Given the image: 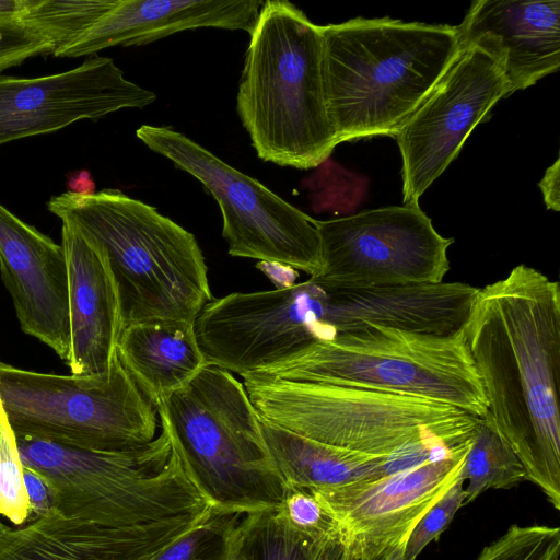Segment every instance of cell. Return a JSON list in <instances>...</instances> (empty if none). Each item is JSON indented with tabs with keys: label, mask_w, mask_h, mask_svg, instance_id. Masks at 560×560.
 <instances>
[{
	"label": "cell",
	"mask_w": 560,
	"mask_h": 560,
	"mask_svg": "<svg viewBox=\"0 0 560 560\" xmlns=\"http://www.w3.org/2000/svg\"><path fill=\"white\" fill-rule=\"evenodd\" d=\"M23 479L32 521L56 511L54 491L48 481L40 474L28 467H24Z\"/></svg>",
	"instance_id": "31"
},
{
	"label": "cell",
	"mask_w": 560,
	"mask_h": 560,
	"mask_svg": "<svg viewBox=\"0 0 560 560\" xmlns=\"http://www.w3.org/2000/svg\"><path fill=\"white\" fill-rule=\"evenodd\" d=\"M408 537H405L397 542L388 546L374 557L363 560H407L405 557V547Z\"/></svg>",
	"instance_id": "36"
},
{
	"label": "cell",
	"mask_w": 560,
	"mask_h": 560,
	"mask_svg": "<svg viewBox=\"0 0 560 560\" xmlns=\"http://www.w3.org/2000/svg\"><path fill=\"white\" fill-rule=\"evenodd\" d=\"M155 98L154 92L126 79L112 58L97 55L56 74H0V144L124 108H143Z\"/></svg>",
	"instance_id": "13"
},
{
	"label": "cell",
	"mask_w": 560,
	"mask_h": 560,
	"mask_svg": "<svg viewBox=\"0 0 560 560\" xmlns=\"http://www.w3.org/2000/svg\"><path fill=\"white\" fill-rule=\"evenodd\" d=\"M36 0H0V25L21 23Z\"/></svg>",
	"instance_id": "34"
},
{
	"label": "cell",
	"mask_w": 560,
	"mask_h": 560,
	"mask_svg": "<svg viewBox=\"0 0 560 560\" xmlns=\"http://www.w3.org/2000/svg\"><path fill=\"white\" fill-rule=\"evenodd\" d=\"M48 210L104 255L122 327L141 322L194 325L212 301L208 267L192 233L118 189L52 196Z\"/></svg>",
	"instance_id": "3"
},
{
	"label": "cell",
	"mask_w": 560,
	"mask_h": 560,
	"mask_svg": "<svg viewBox=\"0 0 560 560\" xmlns=\"http://www.w3.org/2000/svg\"><path fill=\"white\" fill-rule=\"evenodd\" d=\"M252 375L422 397L477 417L488 410L463 328L440 336L374 325L314 342Z\"/></svg>",
	"instance_id": "7"
},
{
	"label": "cell",
	"mask_w": 560,
	"mask_h": 560,
	"mask_svg": "<svg viewBox=\"0 0 560 560\" xmlns=\"http://www.w3.org/2000/svg\"><path fill=\"white\" fill-rule=\"evenodd\" d=\"M231 516L213 512L153 560H224V532Z\"/></svg>",
	"instance_id": "28"
},
{
	"label": "cell",
	"mask_w": 560,
	"mask_h": 560,
	"mask_svg": "<svg viewBox=\"0 0 560 560\" xmlns=\"http://www.w3.org/2000/svg\"><path fill=\"white\" fill-rule=\"evenodd\" d=\"M315 168L303 179V186L310 190L313 210L346 217L354 214L368 195V177L346 170L330 158Z\"/></svg>",
	"instance_id": "24"
},
{
	"label": "cell",
	"mask_w": 560,
	"mask_h": 560,
	"mask_svg": "<svg viewBox=\"0 0 560 560\" xmlns=\"http://www.w3.org/2000/svg\"><path fill=\"white\" fill-rule=\"evenodd\" d=\"M136 135L212 195L220 207L222 236L231 256L283 264L311 277L319 273L314 219L170 127L142 125Z\"/></svg>",
	"instance_id": "9"
},
{
	"label": "cell",
	"mask_w": 560,
	"mask_h": 560,
	"mask_svg": "<svg viewBox=\"0 0 560 560\" xmlns=\"http://www.w3.org/2000/svg\"><path fill=\"white\" fill-rule=\"evenodd\" d=\"M322 32L326 110L338 143L395 136L462 50L448 24L355 18Z\"/></svg>",
	"instance_id": "2"
},
{
	"label": "cell",
	"mask_w": 560,
	"mask_h": 560,
	"mask_svg": "<svg viewBox=\"0 0 560 560\" xmlns=\"http://www.w3.org/2000/svg\"><path fill=\"white\" fill-rule=\"evenodd\" d=\"M68 267L70 345L67 365L74 375L109 372L122 320L117 289L102 252L62 224Z\"/></svg>",
	"instance_id": "16"
},
{
	"label": "cell",
	"mask_w": 560,
	"mask_h": 560,
	"mask_svg": "<svg viewBox=\"0 0 560 560\" xmlns=\"http://www.w3.org/2000/svg\"><path fill=\"white\" fill-rule=\"evenodd\" d=\"M559 527L514 524L486 546L476 560H559Z\"/></svg>",
	"instance_id": "26"
},
{
	"label": "cell",
	"mask_w": 560,
	"mask_h": 560,
	"mask_svg": "<svg viewBox=\"0 0 560 560\" xmlns=\"http://www.w3.org/2000/svg\"><path fill=\"white\" fill-rule=\"evenodd\" d=\"M470 444L445 458L404 471L313 491L338 525L345 560L369 559L408 537L457 480Z\"/></svg>",
	"instance_id": "12"
},
{
	"label": "cell",
	"mask_w": 560,
	"mask_h": 560,
	"mask_svg": "<svg viewBox=\"0 0 560 560\" xmlns=\"http://www.w3.org/2000/svg\"><path fill=\"white\" fill-rule=\"evenodd\" d=\"M156 410L172 450L215 513L281 506L290 488L270 457L243 383L232 373L207 365Z\"/></svg>",
	"instance_id": "5"
},
{
	"label": "cell",
	"mask_w": 560,
	"mask_h": 560,
	"mask_svg": "<svg viewBox=\"0 0 560 560\" xmlns=\"http://www.w3.org/2000/svg\"><path fill=\"white\" fill-rule=\"evenodd\" d=\"M462 44L502 59L510 95L560 67V1H474L457 25Z\"/></svg>",
	"instance_id": "15"
},
{
	"label": "cell",
	"mask_w": 560,
	"mask_h": 560,
	"mask_svg": "<svg viewBox=\"0 0 560 560\" xmlns=\"http://www.w3.org/2000/svg\"><path fill=\"white\" fill-rule=\"evenodd\" d=\"M460 478L468 481L464 505L487 490L511 489L526 480L522 462L488 413L480 418L460 470Z\"/></svg>",
	"instance_id": "22"
},
{
	"label": "cell",
	"mask_w": 560,
	"mask_h": 560,
	"mask_svg": "<svg viewBox=\"0 0 560 560\" xmlns=\"http://www.w3.org/2000/svg\"><path fill=\"white\" fill-rule=\"evenodd\" d=\"M258 0H118L93 26L55 57L93 56L113 46L148 44L200 27L252 33Z\"/></svg>",
	"instance_id": "17"
},
{
	"label": "cell",
	"mask_w": 560,
	"mask_h": 560,
	"mask_svg": "<svg viewBox=\"0 0 560 560\" xmlns=\"http://www.w3.org/2000/svg\"><path fill=\"white\" fill-rule=\"evenodd\" d=\"M118 0H36L21 23L47 39L52 56L71 45Z\"/></svg>",
	"instance_id": "23"
},
{
	"label": "cell",
	"mask_w": 560,
	"mask_h": 560,
	"mask_svg": "<svg viewBox=\"0 0 560 560\" xmlns=\"http://www.w3.org/2000/svg\"><path fill=\"white\" fill-rule=\"evenodd\" d=\"M224 560H345L340 537L316 541L292 527L280 508L232 515Z\"/></svg>",
	"instance_id": "21"
},
{
	"label": "cell",
	"mask_w": 560,
	"mask_h": 560,
	"mask_svg": "<svg viewBox=\"0 0 560 560\" xmlns=\"http://www.w3.org/2000/svg\"><path fill=\"white\" fill-rule=\"evenodd\" d=\"M16 435L0 400V516L15 527L32 521Z\"/></svg>",
	"instance_id": "25"
},
{
	"label": "cell",
	"mask_w": 560,
	"mask_h": 560,
	"mask_svg": "<svg viewBox=\"0 0 560 560\" xmlns=\"http://www.w3.org/2000/svg\"><path fill=\"white\" fill-rule=\"evenodd\" d=\"M495 428L560 510V285L526 265L479 288L463 326Z\"/></svg>",
	"instance_id": "1"
},
{
	"label": "cell",
	"mask_w": 560,
	"mask_h": 560,
	"mask_svg": "<svg viewBox=\"0 0 560 560\" xmlns=\"http://www.w3.org/2000/svg\"><path fill=\"white\" fill-rule=\"evenodd\" d=\"M260 421L270 457L289 488L328 490L384 476L386 457L317 442Z\"/></svg>",
	"instance_id": "20"
},
{
	"label": "cell",
	"mask_w": 560,
	"mask_h": 560,
	"mask_svg": "<svg viewBox=\"0 0 560 560\" xmlns=\"http://www.w3.org/2000/svg\"><path fill=\"white\" fill-rule=\"evenodd\" d=\"M68 192L88 196L95 192V182L86 170L70 172L66 176Z\"/></svg>",
	"instance_id": "35"
},
{
	"label": "cell",
	"mask_w": 560,
	"mask_h": 560,
	"mask_svg": "<svg viewBox=\"0 0 560 560\" xmlns=\"http://www.w3.org/2000/svg\"><path fill=\"white\" fill-rule=\"evenodd\" d=\"M171 545L58 511L0 527V560H153Z\"/></svg>",
	"instance_id": "18"
},
{
	"label": "cell",
	"mask_w": 560,
	"mask_h": 560,
	"mask_svg": "<svg viewBox=\"0 0 560 560\" xmlns=\"http://www.w3.org/2000/svg\"><path fill=\"white\" fill-rule=\"evenodd\" d=\"M2 524H3V523L0 521V527H1V525H2Z\"/></svg>",
	"instance_id": "37"
},
{
	"label": "cell",
	"mask_w": 560,
	"mask_h": 560,
	"mask_svg": "<svg viewBox=\"0 0 560 560\" xmlns=\"http://www.w3.org/2000/svg\"><path fill=\"white\" fill-rule=\"evenodd\" d=\"M51 44L22 23L0 25V72L35 56L52 55Z\"/></svg>",
	"instance_id": "30"
},
{
	"label": "cell",
	"mask_w": 560,
	"mask_h": 560,
	"mask_svg": "<svg viewBox=\"0 0 560 560\" xmlns=\"http://www.w3.org/2000/svg\"><path fill=\"white\" fill-rule=\"evenodd\" d=\"M324 282L407 287L444 282L453 237L442 236L420 206H389L315 220Z\"/></svg>",
	"instance_id": "10"
},
{
	"label": "cell",
	"mask_w": 560,
	"mask_h": 560,
	"mask_svg": "<svg viewBox=\"0 0 560 560\" xmlns=\"http://www.w3.org/2000/svg\"><path fill=\"white\" fill-rule=\"evenodd\" d=\"M256 267L277 285L276 289H284L293 285L299 276L298 270L279 262L259 261Z\"/></svg>",
	"instance_id": "33"
},
{
	"label": "cell",
	"mask_w": 560,
	"mask_h": 560,
	"mask_svg": "<svg viewBox=\"0 0 560 560\" xmlns=\"http://www.w3.org/2000/svg\"><path fill=\"white\" fill-rule=\"evenodd\" d=\"M538 186L548 209L560 210V160L557 159L545 172Z\"/></svg>",
	"instance_id": "32"
},
{
	"label": "cell",
	"mask_w": 560,
	"mask_h": 560,
	"mask_svg": "<svg viewBox=\"0 0 560 560\" xmlns=\"http://www.w3.org/2000/svg\"><path fill=\"white\" fill-rule=\"evenodd\" d=\"M280 510L292 527L316 541L340 537L336 521L313 491L290 488Z\"/></svg>",
	"instance_id": "27"
},
{
	"label": "cell",
	"mask_w": 560,
	"mask_h": 560,
	"mask_svg": "<svg viewBox=\"0 0 560 560\" xmlns=\"http://www.w3.org/2000/svg\"><path fill=\"white\" fill-rule=\"evenodd\" d=\"M116 355L155 406L207 366L194 325L176 322L126 325L118 338Z\"/></svg>",
	"instance_id": "19"
},
{
	"label": "cell",
	"mask_w": 560,
	"mask_h": 560,
	"mask_svg": "<svg viewBox=\"0 0 560 560\" xmlns=\"http://www.w3.org/2000/svg\"><path fill=\"white\" fill-rule=\"evenodd\" d=\"M0 271L22 330L67 361L69 279L62 245L0 205Z\"/></svg>",
	"instance_id": "14"
},
{
	"label": "cell",
	"mask_w": 560,
	"mask_h": 560,
	"mask_svg": "<svg viewBox=\"0 0 560 560\" xmlns=\"http://www.w3.org/2000/svg\"><path fill=\"white\" fill-rule=\"evenodd\" d=\"M508 96L502 59L478 44H462L447 73L395 135L402 161L404 205L419 206L475 127Z\"/></svg>",
	"instance_id": "11"
},
{
	"label": "cell",
	"mask_w": 560,
	"mask_h": 560,
	"mask_svg": "<svg viewBox=\"0 0 560 560\" xmlns=\"http://www.w3.org/2000/svg\"><path fill=\"white\" fill-rule=\"evenodd\" d=\"M0 400L16 436L98 452H127L156 438V406L119 360L101 375H58L0 362Z\"/></svg>",
	"instance_id": "8"
},
{
	"label": "cell",
	"mask_w": 560,
	"mask_h": 560,
	"mask_svg": "<svg viewBox=\"0 0 560 560\" xmlns=\"http://www.w3.org/2000/svg\"><path fill=\"white\" fill-rule=\"evenodd\" d=\"M259 418L304 438L388 457L417 444L471 443L481 417L440 401L351 386L243 375Z\"/></svg>",
	"instance_id": "6"
},
{
	"label": "cell",
	"mask_w": 560,
	"mask_h": 560,
	"mask_svg": "<svg viewBox=\"0 0 560 560\" xmlns=\"http://www.w3.org/2000/svg\"><path fill=\"white\" fill-rule=\"evenodd\" d=\"M465 498L464 481L459 475L411 529L405 547L407 560H416L422 550L441 535L464 505Z\"/></svg>",
	"instance_id": "29"
},
{
	"label": "cell",
	"mask_w": 560,
	"mask_h": 560,
	"mask_svg": "<svg viewBox=\"0 0 560 560\" xmlns=\"http://www.w3.org/2000/svg\"><path fill=\"white\" fill-rule=\"evenodd\" d=\"M249 35L236 108L257 155L316 167L338 144L325 103L322 25L289 1L267 0Z\"/></svg>",
	"instance_id": "4"
}]
</instances>
